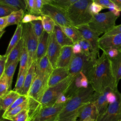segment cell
Masks as SVG:
<instances>
[{"label": "cell", "instance_id": "2", "mask_svg": "<svg viewBox=\"0 0 121 121\" xmlns=\"http://www.w3.org/2000/svg\"><path fill=\"white\" fill-rule=\"evenodd\" d=\"M95 93V91L90 84L86 88H80L64 104L57 121L78 114L80 108L93 102Z\"/></svg>", "mask_w": 121, "mask_h": 121}, {"label": "cell", "instance_id": "55", "mask_svg": "<svg viewBox=\"0 0 121 121\" xmlns=\"http://www.w3.org/2000/svg\"><path fill=\"white\" fill-rule=\"evenodd\" d=\"M77 121V120H76V121Z\"/></svg>", "mask_w": 121, "mask_h": 121}, {"label": "cell", "instance_id": "7", "mask_svg": "<svg viewBox=\"0 0 121 121\" xmlns=\"http://www.w3.org/2000/svg\"><path fill=\"white\" fill-rule=\"evenodd\" d=\"M24 40V46L27 50L28 54L27 69L35 62L38 41L33 31L30 23L22 24V35Z\"/></svg>", "mask_w": 121, "mask_h": 121}, {"label": "cell", "instance_id": "19", "mask_svg": "<svg viewBox=\"0 0 121 121\" xmlns=\"http://www.w3.org/2000/svg\"><path fill=\"white\" fill-rule=\"evenodd\" d=\"M49 35L50 34H48L45 31L43 32L41 38L38 44L35 59L34 63L46 55Z\"/></svg>", "mask_w": 121, "mask_h": 121}, {"label": "cell", "instance_id": "5", "mask_svg": "<svg viewBox=\"0 0 121 121\" xmlns=\"http://www.w3.org/2000/svg\"><path fill=\"white\" fill-rule=\"evenodd\" d=\"M118 17L109 11L94 15L88 24L89 27L99 34H106L113 29Z\"/></svg>", "mask_w": 121, "mask_h": 121}, {"label": "cell", "instance_id": "52", "mask_svg": "<svg viewBox=\"0 0 121 121\" xmlns=\"http://www.w3.org/2000/svg\"><path fill=\"white\" fill-rule=\"evenodd\" d=\"M121 11V0H112Z\"/></svg>", "mask_w": 121, "mask_h": 121}, {"label": "cell", "instance_id": "45", "mask_svg": "<svg viewBox=\"0 0 121 121\" xmlns=\"http://www.w3.org/2000/svg\"><path fill=\"white\" fill-rule=\"evenodd\" d=\"M103 9V8L101 6L94 2L93 0L89 6V10L93 15L99 13V12Z\"/></svg>", "mask_w": 121, "mask_h": 121}, {"label": "cell", "instance_id": "33", "mask_svg": "<svg viewBox=\"0 0 121 121\" xmlns=\"http://www.w3.org/2000/svg\"><path fill=\"white\" fill-rule=\"evenodd\" d=\"M42 22L44 30L48 34L53 32L54 27L56 25L55 21L50 17L46 15H42Z\"/></svg>", "mask_w": 121, "mask_h": 121}, {"label": "cell", "instance_id": "57", "mask_svg": "<svg viewBox=\"0 0 121 121\" xmlns=\"http://www.w3.org/2000/svg\"></svg>", "mask_w": 121, "mask_h": 121}, {"label": "cell", "instance_id": "41", "mask_svg": "<svg viewBox=\"0 0 121 121\" xmlns=\"http://www.w3.org/2000/svg\"><path fill=\"white\" fill-rule=\"evenodd\" d=\"M28 98L27 96L26 95H20V97L16 100V101L5 112H4L3 114H6L8 112H10L13 109L18 106V105L22 104L24 102H25Z\"/></svg>", "mask_w": 121, "mask_h": 121}, {"label": "cell", "instance_id": "54", "mask_svg": "<svg viewBox=\"0 0 121 121\" xmlns=\"http://www.w3.org/2000/svg\"><path fill=\"white\" fill-rule=\"evenodd\" d=\"M0 121H12L9 120H8V119H4V118H1V120H0Z\"/></svg>", "mask_w": 121, "mask_h": 121}, {"label": "cell", "instance_id": "36", "mask_svg": "<svg viewBox=\"0 0 121 121\" xmlns=\"http://www.w3.org/2000/svg\"><path fill=\"white\" fill-rule=\"evenodd\" d=\"M9 82L5 73L0 78V98L3 97L8 93Z\"/></svg>", "mask_w": 121, "mask_h": 121}, {"label": "cell", "instance_id": "13", "mask_svg": "<svg viewBox=\"0 0 121 121\" xmlns=\"http://www.w3.org/2000/svg\"><path fill=\"white\" fill-rule=\"evenodd\" d=\"M99 48L103 52L113 49L121 52V33L112 35H104L99 40Z\"/></svg>", "mask_w": 121, "mask_h": 121}, {"label": "cell", "instance_id": "28", "mask_svg": "<svg viewBox=\"0 0 121 121\" xmlns=\"http://www.w3.org/2000/svg\"><path fill=\"white\" fill-rule=\"evenodd\" d=\"M78 0H47V2L67 12L69 8Z\"/></svg>", "mask_w": 121, "mask_h": 121}, {"label": "cell", "instance_id": "27", "mask_svg": "<svg viewBox=\"0 0 121 121\" xmlns=\"http://www.w3.org/2000/svg\"><path fill=\"white\" fill-rule=\"evenodd\" d=\"M60 26L63 32L73 41L74 43L78 42L82 39L80 33L75 26Z\"/></svg>", "mask_w": 121, "mask_h": 121}, {"label": "cell", "instance_id": "23", "mask_svg": "<svg viewBox=\"0 0 121 121\" xmlns=\"http://www.w3.org/2000/svg\"><path fill=\"white\" fill-rule=\"evenodd\" d=\"M24 47V40L22 38L16 46L10 52L8 56L6 69L13 62L17 59H20Z\"/></svg>", "mask_w": 121, "mask_h": 121}, {"label": "cell", "instance_id": "9", "mask_svg": "<svg viewBox=\"0 0 121 121\" xmlns=\"http://www.w3.org/2000/svg\"><path fill=\"white\" fill-rule=\"evenodd\" d=\"M116 100L109 104L105 112L99 116L97 121H120L121 120V93L118 90L115 91Z\"/></svg>", "mask_w": 121, "mask_h": 121}, {"label": "cell", "instance_id": "21", "mask_svg": "<svg viewBox=\"0 0 121 121\" xmlns=\"http://www.w3.org/2000/svg\"><path fill=\"white\" fill-rule=\"evenodd\" d=\"M35 77V66L33 63L29 68L23 87L19 92V94L21 95L27 96L29 89L32 84L34 78Z\"/></svg>", "mask_w": 121, "mask_h": 121}, {"label": "cell", "instance_id": "22", "mask_svg": "<svg viewBox=\"0 0 121 121\" xmlns=\"http://www.w3.org/2000/svg\"><path fill=\"white\" fill-rule=\"evenodd\" d=\"M53 33L55 35L56 40L62 47L73 45L74 43L73 41L63 32L58 25H56L53 30Z\"/></svg>", "mask_w": 121, "mask_h": 121}, {"label": "cell", "instance_id": "25", "mask_svg": "<svg viewBox=\"0 0 121 121\" xmlns=\"http://www.w3.org/2000/svg\"><path fill=\"white\" fill-rule=\"evenodd\" d=\"M81 75L80 73L77 75L71 84L69 85L68 89L63 94L69 100L77 92H78L81 86Z\"/></svg>", "mask_w": 121, "mask_h": 121}, {"label": "cell", "instance_id": "50", "mask_svg": "<svg viewBox=\"0 0 121 121\" xmlns=\"http://www.w3.org/2000/svg\"><path fill=\"white\" fill-rule=\"evenodd\" d=\"M106 53V54L107 55L109 58H112L116 56L119 53V52L115 49H111L107 50H106L104 52H103Z\"/></svg>", "mask_w": 121, "mask_h": 121}, {"label": "cell", "instance_id": "56", "mask_svg": "<svg viewBox=\"0 0 121 121\" xmlns=\"http://www.w3.org/2000/svg\"></svg>", "mask_w": 121, "mask_h": 121}, {"label": "cell", "instance_id": "20", "mask_svg": "<svg viewBox=\"0 0 121 121\" xmlns=\"http://www.w3.org/2000/svg\"><path fill=\"white\" fill-rule=\"evenodd\" d=\"M21 95L17 92L11 90L2 97L0 98V107L2 110L6 111Z\"/></svg>", "mask_w": 121, "mask_h": 121}, {"label": "cell", "instance_id": "53", "mask_svg": "<svg viewBox=\"0 0 121 121\" xmlns=\"http://www.w3.org/2000/svg\"><path fill=\"white\" fill-rule=\"evenodd\" d=\"M96 121V120H94V119H93L92 118H88L86 120H85L84 121Z\"/></svg>", "mask_w": 121, "mask_h": 121}, {"label": "cell", "instance_id": "39", "mask_svg": "<svg viewBox=\"0 0 121 121\" xmlns=\"http://www.w3.org/2000/svg\"><path fill=\"white\" fill-rule=\"evenodd\" d=\"M18 11V10L12 7L9 5L0 3V17L9 16L14 11Z\"/></svg>", "mask_w": 121, "mask_h": 121}, {"label": "cell", "instance_id": "46", "mask_svg": "<svg viewBox=\"0 0 121 121\" xmlns=\"http://www.w3.org/2000/svg\"><path fill=\"white\" fill-rule=\"evenodd\" d=\"M8 56L5 55L0 56V78L5 73Z\"/></svg>", "mask_w": 121, "mask_h": 121}, {"label": "cell", "instance_id": "6", "mask_svg": "<svg viewBox=\"0 0 121 121\" xmlns=\"http://www.w3.org/2000/svg\"><path fill=\"white\" fill-rule=\"evenodd\" d=\"M76 76L70 75L57 85L48 87L45 91L42 99L41 104L42 108L54 104L58 98L65 93Z\"/></svg>", "mask_w": 121, "mask_h": 121}, {"label": "cell", "instance_id": "48", "mask_svg": "<svg viewBox=\"0 0 121 121\" xmlns=\"http://www.w3.org/2000/svg\"><path fill=\"white\" fill-rule=\"evenodd\" d=\"M80 73L81 75V83L82 87L86 88L88 87V86L90 84V83L89 82V81H88L87 77L86 76V75L83 72H81Z\"/></svg>", "mask_w": 121, "mask_h": 121}, {"label": "cell", "instance_id": "34", "mask_svg": "<svg viewBox=\"0 0 121 121\" xmlns=\"http://www.w3.org/2000/svg\"><path fill=\"white\" fill-rule=\"evenodd\" d=\"M19 62V68L17 78L20 76V75L26 69H27L28 63V54L26 49L24 46L20 56Z\"/></svg>", "mask_w": 121, "mask_h": 121}, {"label": "cell", "instance_id": "40", "mask_svg": "<svg viewBox=\"0 0 121 121\" xmlns=\"http://www.w3.org/2000/svg\"><path fill=\"white\" fill-rule=\"evenodd\" d=\"M94 2L101 6L104 9H109L118 7L112 0H93Z\"/></svg>", "mask_w": 121, "mask_h": 121}, {"label": "cell", "instance_id": "18", "mask_svg": "<svg viewBox=\"0 0 121 121\" xmlns=\"http://www.w3.org/2000/svg\"><path fill=\"white\" fill-rule=\"evenodd\" d=\"M73 54L72 46H67L62 47L57 61V67L68 69Z\"/></svg>", "mask_w": 121, "mask_h": 121}, {"label": "cell", "instance_id": "4", "mask_svg": "<svg viewBox=\"0 0 121 121\" xmlns=\"http://www.w3.org/2000/svg\"><path fill=\"white\" fill-rule=\"evenodd\" d=\"M93 0H78L68 9V17L74 26L87 25L93 15L89 10Z\"/></svg>", "mask_w": 121, "mask_h": 121}, {"label": "cell", "instance_id": "31", "mask_svg": "<svg viewBox=\"0 0 121 121\" xmlns=\"http://www.w3.org/2000/svg\"><path fill=\"white\" fill-rule=\"evenodd\" d=\"M0 3L12 7L18 10L22 9L26 10V0H0Z\"/></svg>", "mask_w": 121, "mask_h": 121}, {"label": "cell", "instance_id": "49", "mask_svg": "<svg viewBox=\"0 0 121 121\" xmlns=\"http://www.w3.org/2000/svg\"><path fill=\"white\" fill-rule=\"evenodd\" d=\"M120 33H121V24L118 26H116L113 29L104 35H112Z\"/></svg>", "mask_w": 121, "mask_h": 121}, {"label": "cell", "instance_id": "51", "mask_svg": "<svg viewBox=\"0 0 121 121\" xmlns=\"http://www.w3.org/2000/svg\"><path fill=\"white\" fill-rule=\"evenodd\" d=\"M72 52L73 54H78L82 53V50L78 43H74L72 46Z\"/></svg>", "mask_w": 121, "mask_h": 121}, {"label": "cell", "instance_id": "24", "mask_svg": "<svg viewBox=\"0 0 121 121\" xmlns=\"http://www.w3.org/2000/svg\"><path fill=\"white\" fill-rule=\"evenodd\" d=\"M113 73L115 78L116 84L118 85L121 79V52L114 58H109Z\"/></svg>", "mask_w": 121, "mask_h": 121}, {"label": "cell", "instance_id": "43", "mask_svg": "<svg viewBox=\"0 0 121 121\" xmlns=\"http://www.w3.org/2000/svg\"><path fill=\"white\" fill-rule=\"evenodd\" d=\"M28 118V110L25 109L21 111L12 120V121H27Z\"/></svg>", "mask_w": 121, "mask_h": 121}, {"label": "cell", "instance_id": "17", "mask_svg": "<svg viewBox=\"0 0 121 121\" xmlns=\"http://www.w3.org/2000/svg\"><path fill=\"white\" fill-rule=\"evenodd\" d=\"M99 116L97 108L93 102H91L84 105L80 109L78 113V121H83L90 118L97 121Z\"/></svg>", "mask_w": 121, "mask_h": 121}, {"label": "cell", "instance_id": "38", "mask_svg": "<svg viewBox=\"0 0 121 121\" xmlns=\"http://www.w3.org/2000/svg\"><path fill=\"white\" fill-rule=\"evenodd\" d=\"M78 43L81 47L82 53L86 56H89L92 54L93 52L91 46L87 41L82 38Z\"/></svg>", "mask_w": 121, "mask_h": 121}, {"label": "cell", "instance_id": "15", "mask_svg": "<svg viewBox=\"0 0 121 121\" xmlns=\"http://www.w3.org/2000/svg\"><path fill=\"white\" fill-rule=\"evenodd\" d=\"M110 91L113 90L111 88L108 87L103 93H98L96 92L95 93V97L93 102L97 108L99 116L103 114L108 108L109 103L107 100V95Z\"/></svg>", "mask_w": 121, "mask_h": 121}, {"label": "cell", "instance_id": "14", "mask_svg": "<svg viewBox=\"0 0 121 121\" xmlns=\"http://www.w3.org/2000/svg\"><path fill=\"white\" fill-rule=\"evenodd\" d=\"M34 64L35 66V74L41 76L48 82L53 68L47 55L34 63Z\"/></svg>", "mask_w": 121, "mask_h": 121}, {"label": "cell", "instance_id": "35", "mask_svg": "<svg viewBox=\"0 0 121 121\" xmlns=\"http://www.w3.org/2000/svg\"><path fill=\"white\" fill-rule=\"evenodd\" d=\"M30 23L32 26L33 31L35 33V36L37 37L39 43L43 34V33L44 31L42 20H35L31 22Z\"/></svg>", "mask_w": 121, "mask_h": 121}, {"label": "cell", "instance_id": "30", "mask_svg": "<svg viewBox=\"0 0 121 121\" xmlns=\"http://www.w3.org/2000/svg\"><path fill=\"white\" fill-rule=\"evenodd\" d=\"M24 11L22 9L14 11L8 16V26L13 25H19L21 23L24 16Z\"/></svg>", "mask_w": 121, "mask_h": 121}, {"label": "cell", "instance_id": "12", "mask_svg": "<svg viewBox=\"0 0 121 121\" xmlns=\"http://www.w3.org/2000/svg\"><path fill=\"white\" fill-rule=\"evenodd\" d=\"M62 47L56 39L54 33L49 35L47 56L53 69L57 68V61L60 53Z\"/></svg>", "mask_w": 121, "mask_h": 121}, {"label": "cell", "instance_id": "3", "mask_svg": "<svg viewBox=\"0 0 121 121\" xmlns=\"http://www.w3.org/2000/svg\"><path fill=\"white\" fill-rule=\"evenodd\" d=\"M99 57L93 53L89 56H86L82 53L73 54L68 68L69 74L77 75L82 72L87 77L90 83L95 62Z\"/></svg>", "mask_w": 121, "mask_h": 121}, {"label": "cell", "instance_id": "47", "mask_svg": "<svg viewBox=\"0 0 121 121\" xmlns=\"http://www.w3.org/2000/svg\"><path fill=\"white\" fill-rule=\"evenodd\" d=\"M8 16L0 17V32L4 31V29L8 26Z\"/></svg>", "mask_w": 121, "mask_h": 121}, {"label": "cell", "instance_id": "44", "mask_svg": "<svg viewBox=\"0 0 121 121\" xmlns=\"http://www.w3.org/2000/svg\"><path fill=\"white\" fill-rule=\"evenodd\" d=\"M27 13L35 15V0H26Z\"/></svg>", "mask_w": 121, "mask_h": 121}, {"label": "cell", "instance_id": "26", "mask_svg": "<svg viewBox=\"0 0 121 121\" xmlns=\"http://www.w3.org/2000/svg\"><path fill=\"white\" fill-rule=\"evenodd\" d=\"M22 24L21 23L20 24L17 26L15 32L10 41V43L6 50V52L5 54L6 56H8L9 54V53L12 50V49L18 43L22 38Z\"/></svg>", "mask_w": 121, "mask_h": 121}, {"label": "cell", "instance_id": "11", "mask_svg": "<svg viewBox=\"0 0 121 121\" xmlns=\"http://www.w3.org/2000/svg\"><path fill=\"white\" fill-rule=\"evenodd\" d=\"M64 104H54L43 107L32 121H57Z\"/></svg>", "mask_w": 121, "mask_h": 121}, {"label": "cell", "instance_id": "29", "mask_svg": "<svg viewBox=\"0 0 121 121\" xmlns=\"http://www.w3.org/2000/svg\"><path fill=\"white\" fill-rule=\"evenodd\" d=\"M20 61V59H17L12 63H11L5 69V73L6 74L9 82V89L8 92L11 91L12 82L14 74L15 73L16 67L17 65L18 62Z\"/></svg>", "mask_w": 121, "mask_h": 121}, {"label": "cell", "instance_id": "37", "mask_svg": "<svg viewBox=\"0 0 121 121\" xmlns=\"http://www.w3.org/2000/svg\"><path fill=\"white\" fill-rule=\"evenodd\" d=\"M27 71H28V69H26L23 71L22 74L20 75V76L17 78L16 84L15 85V86L14 89L12 90L17 92V93H18L19 94V92L21 90V89L23 87V86L24 85V83L25 82V80L26 77V76Z\"/></svg>", "mask_w": 121, "mask_h": 121}, {"label": "cell", "instance_id": "1", "mask_svg": "<svg viewBox=\"0 0 121 121\" xmlns=\"http://www.w3.org/2000/svg\"><path fill=\"white\" fill-rule=\"evenodd\" d=\"M90 84L98 93H103L108 87L114 92L118 90L110 60L104 52L95 62Z\"/></svg>", "mask_w": 121, "mask_h": 121}, {"label": "cell", "instance_id": "8", "mask_svg": "<svg viewBox=\"0 0 121 121\" xmlns=\"http://www.w3.org/2000/svg\"><path fill=\"white\" fill-rule=\"evenodd\" d=\"M42 15L50 17L59 26H73L68 17L67 12L51 4L47 3L43 5L42 9Z\"/></svg>", "mask_w": 121, "mask_h": 121}, {"label": "cell", "instance_id": "10", "mask_svg": "<svg viewBox=\"0 0 121 121\" xmlns=\"http://www.w3.org/2000/svg\"><path fill=\"white\" fill-rule=\"evenodd\" d=\"M75 27L78 30L82 38L89 43L92 48V52L99 57V40L100 38L99 36L100 35L92 30L88 24Z\"/></svg>", "mask_w": 121, "mask_h": 121}, {"label": "cell", "instance_id": "32", "mask_svg": "<svg viewBox=\"0 0 121 121\" xmlns=\"http://www.w3.org/2000/svg\"><path fill=\"white\" fill-rule=\"evenodd\" d=\"M28 99L27 98L25 102H24L22 104L18 105L10 112H8L6 114H3L2 116V118L6 119H8L9 120L12 121V119L16 116L18 113H19L21 111L23 110L27 109L28 107Z\"/></svg>", "mask_w": 121, "mask_h": 121}, {"label": "cell", "instance_id": "42", "mask_svg": "<svg viewBox=\"0 0 121 121\" xmlns=\"http://www.w3.org/2000/svg\"><path fill=\"white\" fill-rule=\"evenodd\" d=\"M38 20H42L41 16H36L28 13H26V14L24 15V16L21 23L22 24H26L31 23L34 21Z\"/></svg>", "mask_w": 121, "mask_h": 121}, {"label": "cell", "instance_id": "16", "mask_svg": "<svg viewBox=\"0 0 121 121\" xmlns=\"http://www.w3.org/2000/svg\"><path fill=\"white\" fill-rule=\"evenodd\" d=\"M69 75V73L67 69L57 67L53 69L48 80V88L57 85Z\"/></svg>", "mask_w": 121, "mask_h": 121}]
</instances>
